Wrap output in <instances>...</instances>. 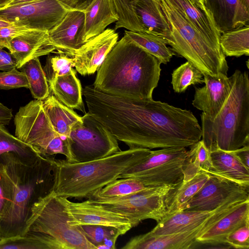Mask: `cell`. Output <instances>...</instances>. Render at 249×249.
Listing matches in <instances>:
<instances>
[{"label":"cell","mask_w":249,"mask_h":249,"mask_svg":"<svg viewBox=\"0 0 249 249\" xmlns=\"http://www.w3.org/2000/svg\"><path fill=\"white\" fill-rule=\"evenodd\" d=\"M40 156L31 146L12 135L4 125L0 124V171L12 162L33 165Z\"/></svg>","instance_id":"obj_23"},{"label":"cell","mask_w":249,"mask_h":249,"mask_svg":"<svg viewBox=\"0 0 249 249\" xmlns=\"http://www.w3.org/2000/svg\"><path fill=\"white\" fill-rule=\"evenodd\" d=\"M1 237H0V241L1 240Z\"/></svg>","instance_id":"obj_53"},{"label":"cell","mask_w":249,"mask_h":249,"mask_svg":"<svg viewBox=\"0 0 249 249\" xmlns=\"http://www.w3.org/2000/svg\"><path fill=\"white\" fill-rule=\"evenodd\" d=\"M249 223V199L240 203L231 211L196 239L202 244H225L227 237L238 228Z\"/></svg>","instance_id":"obj_21"},{"label":"cell","mask_w":249,"mask_h":249,"mask_svg":"<svg viewBox=\"0 0 249 249\" xmlns=\"http://www.w3.org/2000/svg\"><path fill=\"white\" fill-rule=\"evenodd\" d=\"M209 178V174L201 172L188 180H182L172 189L165 199L166 216L184 211L189 201Z\"/></svg>","instance_id":"obj_28"},{"label":"cell","mask_w":249,"mask_h":249,"mask_svg":"<svg viewBox=\"0 0 249 249\" xmlns=\"http://www.w3.org/2000/svg\"><path fill=\"white\" fill-rule=\"evenodd\" d=\"M84 12L86 42L103 32L119 18L113 0H94Z\"/></svg>","instance_id":"obj_25"},{"label":"cell","mask_w":249,"mask_h":249,"mask_svg":"<svg viewBox=\"0 0 249 249\" xmlns=\"http://www.w3.org/2000/svg\"><path fill=\"white\" fill-rule=\"evenodd\" d=\"M4 170L13 180L15 189L11 207L0 219L1 239L25 234L33 206L54 191L57 160L41 156L33 165L12 162Z\"/></svg>","instance_id":"obj_3"},{"label":"cell","mask_w":249,"mask_h":249,"mask_svg":"<svg viewBox=\"0 0 249 249\" xmlns=\"http://www.w3.org/2000/svg\"><path fill=\"white\" fill-rule=\"evenodd\" d=\"M19 69L27 78L29 89L34 99L43 101L49 96V85L39 57L29 60Z\"/></svg>","instance_id":"obj_33"},{"label":"cell","mask_w":249,"mask_h":249,"mask_svg":"<svg viewBox=\"0 0 249 249\" xmlns=\"http://www.w3.org/2000/svg\"><path fill=\"white\" fill-rule=\"evenodd\" d=\"M219 45L225 56L249 55V25L221 34Z\"/></svg>","instance_id":"obj_32"},{"label":"cell","mask_w":249,"mask_h":249,"mask_svg":"<svg viewBox=\"0 0 249 249\" xmlns=\"http://www.w3.org/2000/svg\"><path fill=\"white\" fill-rule=\"evenodd\" d=\"M205 86L195 88L192 105L210 118L215 117L228 98L233 84V77L220 73H204Z\"/></svg>","instance_id":"obj_17"},{"label":"cell","mask_w":249,"mask_h":249,"mask_svg":"<svg viewBox=\"0 0 249 249\" xmlns=\"http://www.w3.org/2000/svg\"><path fill=\"white\" fill-rule=\"evenodd\" d=\"M132 5L143 33L160 36L167 41L170 28L157 0H134Z\"/></svg>","instance_id":"obj_24"},{"label":"cell","mask_w":249,"mask_h":249,"mask_svg":"<svg viewBox=\"0 0 249 249\" xmlns=\"http://www.w3.org/2000/svg\"><path fill=\"white\" fill-rule=\"evenodd\" d=\"M49 85L50 91L60 102L70 108L85 113L82 87L74 70L72 69L70 73L57 77Z\"/></svg>","instance_id":"obj_26"},{"label":"cell","mask_w":249,"mask_h":249,"mask_svg":"<svg viewBox=\"0 0 249 249\" xmlns=\"http://www.w3.org/2000/svg\"><path fill=\"white\" fill-rule=\"evenodd\" d=\"M168 0L183 13L189 20L206 37L220 46L219 38L221 33L205 8L199 7L192 0Z\"/></svg>","instance_id":"obj_27"},{"label":"cell","mask_w":249,"mask_h":249,"mask_svg":"<svg viewBox=\"0 0 249 249\" xmlns=\"http://www.w3.org/2000/svg\"><path fill=\"white\" fill-rule=\"evenodd\" d=\"M225 244L230 247L239 249L249 248V223L241 226L226 238Z\"/></svg>","instance_id":"obj_42"},{"label":"cell","mask_w":249,"mask_h":249,"mask_svg":"<svg viewBox=\"0 0 249 249\" xmlns=\"http://www.w3.org/2000/svg\"><path fill=\"white\" fill-rule=\"evenodd\" d=\"M129 148L187 147L201 138L190 111L152 99H135L127 116Z\"/></svg>","instance_id":"obj_1"},{"label":"cell","mask_w":249,"mask_h":249,"mask_svg":"<svg viewBox=\"0 0 249 249\" xmlns=\"http://www.w3.org/2000/svg\"><path fill=\"white\" fill-rule=\"evenodd\" d=\"M133 0H113L119 18L115 22V31L124 28L128 31L143 33V29L132 7Z\"/></svg>","instance_id":"obj_37"},{"label":"cell","mask_w":249,"mask_h":249,"mask_svg":"<svg viewBox=\"0 0 249 249\" xmlns=\"http://www.w3.org/2000/svg\"><path fill=\"white\" fill-rule=\"evenodd\" d=\"M170 26L167 40L172 51L185 58L203 74L227 75L229 67L221 48L201 33L168 0H157Z\"/></svg>","instance_id":"obj_6"},{"label":"cell","mask_w":249,"mask_h":249,"mask_svg":"<svg viewBox=\"0 0 249 249\" xmlns=\"http://www.w3.org/2000/svg\"><path fill=\"white\" fill-rule=\"evenodd\" d=\"M42 106L53 129L63 138H68L72 126L82 120L72 109L60 102L53 95L42 101Z\"/></svg>","instance_id":"obj_29"},{"label":"cell","mask_w":249,"mask_h":249,"mask_svg":"<svg viewBox=\"0 0 249 249\" xmlns=\"http://www.w3.org/2000/svg\"><path fill=\"white\" fill-rule=\"evenodd\" d=\"M15 189V183L8 173L0 171V219L6 216L11 207Z\"/></svg>","instance_id":"obj_39"},{"label":"cell","mask_w":249,"mask_h":249,"mask_svg":"<svg viewBox=\"0 0 249 249\" xmlns=\"http://www.w3.org/2000/svg\"><path fill=\"white\" fill-rule=\"evenodd\" d=\"M249 197V190L233 182L209 174V178L195 195L184 211H211L228 200Z\"/></svg>","instance_id":"obj_15"},{"label":"cell","mask_w":249,"mask_h":249,"mask_svg":"<svg viewBox=\"0 0 249 249\" xmlns=\"http://www.w3.org/2000/svg\"><path fill=\"white\" fill-rule=\"evenodd\" d=\"M68 10L84 11L94 0H57Z\"/></svg>","instance_id":"obj_44"},{"label":"cell","mask_w":249,"mask_h":249,"mask_svg":"<svg viewBox=\"0 0 249 249\" xmlns=\"http://www.w3.org/2000/svg\"><path fill=\"white\" fill-rule=\"evenodd\" d=\"M11 0H0V9L6 7Z\"/></svg>","instance_id":"obj_50"},{"label":"cell","mask_w":249,"mask_h":249,"mask_svg":"<svg viewBox=\"0 0 249 249\" xmlns=\"http://www.w3.org/2000/svg\"><path fill=\"white\" fill-rule=\"evenodd\" d=\"M232 210L229 203L222 207L207 221L192 230L177 233L152 235L148 232L135 236L122 248L123 249H187L192 248L196 239L211 228L219 219Z\"/></svg>","instance_id":"obj_13"},{"label":"cell","mask_w":249,"mask_h":249,"mask_svg":"<svg viewBox=\"0 0 249 249\" xmlns=\"http://www.w3.org/2000/svg\"><path fill=\"white\" fill-rule=\"evenodd\" d=\"M161 64L124 35L97 70L93 86L110 94L134 99H152L160 80Z\"/></svg>","instance_id":"obj_2"},{"label":"cell","mask_w":249,"mask_h":249,"mask_svg":"<svg viewBox=\"0 0 249 249\" xmlns=\"http://www.w3.org/2000/svg\"><path fill=\"white\" fill-rule=\"evenodd\" d=\"M233 151L240 161L249 168V144L245 145Z\"/></svg>","instance_id":"obj_46"},{"label":"cell","mask_w":249,"mask_h":249,"mask_svg":"<svg viewBox=\"0 0 249 249\" xmlns=\"http://www.w3.org/2000/svg\"><path fill=\"white\" fill-rule=\"evenodd\" d=\"M119 35L107 28L87 41L72 57L76 71L83 76L94 73L116 42Z\"/></svg>","instance_id":"obj_18"},{"label":"cell","mask_w":249,"mask_h":249,"mask_svg":"<svg viewBox=\"0 0 249 249\" xmlns=\"http://www.w3.org/2000/svg\"><path fill=\"white\" fill-rule=\"evenodd\" d=\"M88 240L98 249H115L117 238L121 235L116 229L96 225H80Z\"/></svg>","instance_id":"obj_35"},{"label":"cell","mask_w":249,"mask_h":249,"mask_svg":"<svg viewBox=\"0 0 249 249\" xmlns=\"http://www.w3.org/2000/svg\"><path fill=\"white\" fill-rule=\"evenodd\" d=\"M15 136L31 146L40 155L62 154L72 162L68 138L53 129L44 111L42 101L34 100L19 108L14 118Z\"/></svg>","instance_id":"obj_8"},{"label":"cell","mask_w":249,"mask_h":249,"mask_svg":"<svg viewBox=\"0 0 249 249\" xmlns=\"http://www.w3.org/2000/svg\"><path fill=\"white\" fill-rule=\"evenodd\" d=\"M148 187L133 177L118 178L93 194L89 199H106L126 196Z\"/></svg>","instance_id":"obj_34"},{"label":"cell","mask_w":249,"mask_h":249,"mask_svg":"<svg viewBox=\"0 0 249 249\" xmlns=\"http://www.w3.org/2000/svg\"><path fill=\"white\" fill-rule=\"evenodd\" d=\"M213 168L208 173L226 179L249 190V168L238 159L233 151L216 148L211 151Z\"/></svg>","instance_id":"obj_22"},{"label":"cell","mask_w":249,"mask_h":249,"mask_svg":"<svg viewBox=\"0 0 249 249\" xmlns=\"http://www.w3.org/2000/svg\"><path fill=\"white\" fill-rule=\"evenodd\" d=\"M20 69L33 59L54 53L56 48L51 42L48 32L29 30L12 38L8 48Z\"/></svg>","instance_id":"obj_19"},{"label":"cell","mask_w":249,"mask_h":249,"mask_svg":"<svg viewBox=\"0 0 249 249\" xmlns=\"http://www.w3.org/2000/svg\"><path fill=\"white\" fill-rule=\"evenodd\" d=\"M60 197L71 217V225L109 226L118 230L121 235L133 228L130 221L124 215L107 209L100 204L92 203L89 199L81 202H74L68 198Z\"/></svg>","instance_id":"obj_14"},{"label":"cell","mask_w":249,"mask_h":249,"mask_svg":"<svg viewBox=\"0 0 249 249\" xmlns=\"http://www.w3.org/2000/svg\"><path fill=\"white\" fill-rule=\"evenodd\" d=\"M242 4L248 9H249V0H240Z\"/></svg>","instance_id":"obj_52"},{"label":"cell","mask_w":249,"mask_h":249,"mask_svg":"<svg viewBox=\"0 0 249 249\" xmlns=\"http://www.w3.org/2000/svg\"><path fill=\"white\" fill-rule=\"evenodd\" d=\"M34 0H11L10 2L6 7L26 3L33 1Z\"/></svg>","instance_id":"obj_48"},{"label":"cell","mask_w":249,"mask_h":249,"mask_svg":"<svg viewBox=\"0 0 249 249\" xmlns=\"http://www.w3.org/2000/svg\"><path fill=\"white\" fill-rule=\"evenodd\" d=\"M13 118L11 109L0 102V124L8 125Z\"/></svg>","instance_id":"obj_47"},{"label":"cell","mask_w":249,"mask_h":249,"mask_svg":"<svg viewBox=\"0 0 249 249\" xmlns=\"http://www.w3.org/2000/svg\"><path fill=\"white\" fill-rule=\"evenodd\" d=\"M14 26L13 23H11L8 21H7L1 18H0V29L6 27H9Z\"/></svg>","instance_id":"obj_49"},{"label":"cell","mask_w":249,"mask_h":249,"mask_svg":"<svg viewBox=\"0 0 249 249\" xmlns=\"http://www.w3.org/2000/svg\"><path fill=\"white\" fill-rule=\"evenodd\" d=\"M85 19L84 11L69 10L60 22L48 32L57 53L72 57L87 42Z\"/></svg>","instance_id":"obj_16"},{"label":"cell","mask_w":249,"mask_h":249,"mask_svg":"<svg viewBox=\"0 0 249 249\" xmlns=\"http://www.w3.org/2000/svg\"><path fill=\"white\" fill-rule=\"evenodd\" d=\"M68 11L57 0H36L0 9V18L14 26L49 32Z\"/></svg>","instance_id":"obj_12"},{"label":"cell","mask_w":249,"mask_h":249,"mask_svg":"<svg viewBox=\"0 0 249 249\" xmlns=\"http://www.w3.org/2000/svg\"><path fill=\"white\" fill-rule=\"evenodd\" d=\"M186 147H169L152 151L126 169L119 178L133 177L146 187L177 185L183 178Z\"/></svg>","instance_id":"obj_9"},{"label":"cell","mask_w":249,"mask_h":249,"mask_svg":"<svg viewBox=\"0 0 249 249\" xmlns=\"http://www.w3.org/2000/svg\"><path fill=\"white\" fill-rule=\"evenodd\" d=\"M230 94L214 118L203 112L201 138L210 150L234 151L249 144V76L236 70Z\"/></svg>","instance_id":"obj_5"},{"label":"cell","mask_w":249,"mask_h":249,"mask_svg":"<svg viewBox=\"0 0 249 249\" xmlns=\"http://www.w3.org/2000/svg\"><path fill=\"white\" fill-rule=\"evenodd\" d=\"M20 88H29L28 80L23 72L18 71L16 68L0 72V89Z\"/></svg>","instance_id":"obj_41"},{"label":"cell","mask_w":249,"mask_h":249,"mask_svg":"<svg viewBox=\"0 0 249 249\" xmlns=\"http://www.w3.org/2000/svg\"><path fill=\"white\" fill-rule=\"evenodd\" d=\"M192 1L199 7L205 8L203 5V0H192Z\"/></svg>","instance_id":"obj_51"},{"label":"cell","mask_w":249,"mask_h":249,"mask_svg":"<svg viewBox=\"0 0 249 249\" xmlns=\"http://www.w3.org/2000/svg\"><path fill=\"white\" fill-rule=\"evenodd\" d=\"M178 185L148 187L140 191L116 198L88 199L124 215L134 227L145 219H152L158 223L166 217L165 197Z\"/></svg>","instance_id":"obj_11"},{"label":"cell","mask_w":249,"mask_h":249,"mask_svg":"<svg viewBox=\"0 0 249 249\" xmlns=\"http://www.w3.org/2000/svg\"><path fill=\"white\" fill-rule=\"evenodd\" d=\"M25 27L12 26L0 29V48L8 49L9 43L14 37L29 30Z\"/></svg>","instance_id":"obj_43"},{"label":"cell","mask_w":249,"mask_h":249,"mask_svg":"<svg viewBox=\"0 0 249 249\" xmlns=\"http://www.w3.org/2000/svg\"><path fill=\"white\" fill-rule=\"evenodd\" d=\"M183 164V181L200 172H209L212 169L211 151L200 140L190 146Z\"/></svg>","instance_id":"obj_31"},{"label":"cell","mask_w":249,"mask_h":249,"mask_svg":"<svg viewBox=\"0 0 249 249\" xmlns=\"http://www.w3.org/2000/svg\"><path fill=\"white\" fill-rule=\"evenodd\" d=\"M81 119L68 137L72 163L90 161L121 151L117 140L89 112Z\"/></svg>","instance_id":"obj_10"},{"label":"cell","mask_w":249,"mask_h":249,"mask_svg":"<svg viewBox=\"0 0 249 249\" xmlns=\"http://www.w3.org/2000/svg\"><path fill=\"white\" fill-rule=\"evenodd\" d=\"M71 220L65 203L53 191L33 206L25 234L40 241L46 249H96L81 226L71 225Z\"/></svg>","instance_id":"obj_7"},{"label":"cell","mask_w":249,"mask_h":249,"mask_svg":"<svg viewBox=\"0 0 249 249\" xmlns=\"http://www.w3.org/2000/svg\"><path fill=\"white\" fill-rule=\"evenodd\" d=\"M16 68V62L10 53L0 48V71H7Z\"/></svg>","instance_id":"obj_45"},{"label":"cell","mask_w":249,"mask_h":249,"mask_svg":"<svg viewBox=\"0 0 249 249\" xmlns=\"http://www.w3.org/2000/svg\"><path fill=\"white\" fill-rule=\"evenodd\" d=\"M203 83L202 72L188 61L175 69L172 73L171 84L177 93L184 92L190 85Z\"/></svg>","instance_id":"obj_36"},{"label":"cell","mask_w":249,"mask_h":249,"mask_svg":"<svg viewBox=\"0 0 249 249\" xmlns=\"http://www.w3.org/2000/svg\"><path fill=\"white\" fill-rule=\"evenodd\" d=\"M203 2L221 34L249 25V9L240 0H203Z\"/></svg>","instance_id":"obj_20"},{"label":"cell","mask_w":249,"mask_h":249,"mask_svg":"<svg viewBox=\"0 0 249 249\" xmlns=\"http://www.w3.org/2000/svg\"><path fill=\"white\" fill-rule=\"evenodd\" d=\"M151 149L129 148L106 157L85 162L57 160L54 192L58 196L89 198L119 178L126 169L139 161Z\"/></svg>","instance_id":"obj_4"},{"label":"cell","mask_w":249,"mask_h":249,"mask_svg":"<svg viewBox=\"0 0 249 249\" xmlns=\"http://www.w3.org/2000/svg\"><path fill=\"white\" fill-rule=\"evenodd\" d=\"M58 54L55 55L48 54L43 68L49 84L57 77L70 73L74 67L72 57L63 53Z\"/></svg>","instance_id":"obj_38"},{"label":"cell","mask_w":249,"mask_h":249,"mask_svg":"<svg viewBox=\"0 0 249 249\" xmlns=\"http://www.w3.org/2000/svg\"><path fill=\"white\" fill-rule=\"evenodd\" d=\"M124 35L131 42L156 57L161 63L167 64L175 54L167 47V41L160 36L130 31H125Z\"/></svg>","instance_id":"obj_30"},{"label":"cell","mask_w":249,"mask_h":249,"mask_svg":"<svg viewBox=\"0 0 249 249\" xmlns=\"http://www.w3.org/2000/svg\"><path fill=\"white\" fill-rule=\"evenodd\" d=\"M0 249H46V248L37 239L25 234L1 239Z\"/></svg>","instance_id":"obj_40"}]
</instances>
